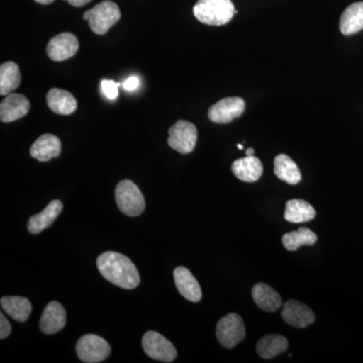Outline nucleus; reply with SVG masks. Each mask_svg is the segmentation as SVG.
<instances>
[{
	"mask_svg": "<svg viewBox=\"0 0 363 363\" xmlns=\"http://www.w3.org/2000/svg\"><path fill=\"white\" fill-rule=\"evenodd\" d=\"M316 217V211L311 204L302 199H292L286 202L285 219L291 223L309 222Z\"/></svg>",
	"mask_w": 363,
	"mask_h": 363,
	"instance_id": "4be33fe9",
	"label": "nucleus"
},
{
	"mask_svg": "<svg viewBox=\"0 0 363 363\" xmlns=\"http://www.w3.org/2000/svg\"><path fill=\"white\" fill-rule=\"evenodd\" d=\"M64 1L69 2V4H71V6L81 7L89 4L91 0H64Z\"/></svg>",
	"mask_w": 363,
	"mask_h": 363,
	"instance_id": "c756f323",
	"label": "nucleus"
},
{
	"mask_svg": "<svg viewBox=\"0 0 363 363\" xmlns=\"http://www.w3.org/2000/svg\"><path fill=\"white\" fill-rule=\"evenodd\" d=\"M79 359L86 363L104 362L111 355V348L105 339L94 334H87L76 344Z\"/></svg>",
	"mask_w": 363,
	"mask_h": 363,
	"instance_id": "39448f33",
	"label": "nucleus"
},
{
	"mask_svg": "<svg viewBox=\"0 0 363 363\" xmlns=\"http://www.w3.org/2000/svg\"><path fill=\"white\" fill-rule=\"evenodd\" d=\"M245 152H247V156H255V150L253 149H247Z\"/></svg>",
	"mask_w": 363,
	"mask_h": 363,
	"instance_id": "2f4dec72",
	"label": "nucleus"
},
{
	"mask_svg": "<svg viewBox=\"0 0 363 363\" xmlns=\"http://www.w3.org/2000/svg\"><path fill=\"white\" fill-rule=\"evenodd\" d=\"M252 298L260 309L267 312H276L281 306L279 294L267 284L259 283L253 286Z\"/></svg>",
	"mask_w": 363,
	"mask_h": 363,
	"instance_id": "6ab92c4d",
	"label": "nucleus"
},
{
	"mask_svg": "<svg viewBox=\"0 0 363 363\" xmlns=\"http://www.w3.org/2000/svg\"><path fill=\"white\" fill-rule=\"evenodd\" d=\"M2 310L16 321L26 322L32 313V305L26 298L16 296H4L0 301Z\"/></svg>",
	"mask_w": 363,
	"mask_h": 363,
	"instance_id": "aec40b11",
	"label": "nucleus"
},
{
	"mask_svg": "<svg viewBox=\"0 0 363 363\" xmlns=\"http://www.w3.org/2000/svg\"><path fill=\"white\" fill-rule=\"evenodd\" d=\"M100 274L119 288L131 290L140 285V277L138 269L128 257L121 253L106 252L97 259Z\"/></svg>",
	"mask_w": 363,
	"mask_h": 363,
	"instance_id": "f257e3e1",
	"label": "nucleus"
},
{
	"mask_svg": "<svg viewBox=\"0 0 363 363\" xmlns=\"http://www.w3.org/2000/svg\"><path fill=\"white\" fill-rule=\"evenodd\" d=\"M195 18L209 26H223L236 13L231 0H198L193 9Z\"/></svg>",
	"mask_w": 363,
	"mask_h": 363,
	"instance_id": "f03ea898",
	"label": "nucleus"
},
{
	"mask_svg": "<svg viewBox=\"0 0 363 363\" xmlns=\"http://www.w3.org/2000/svg\"><path fill=\"white\" fill-rule=\"evenodd\" d=\"M62 143L58 136L45 133L33 143L30 156L40 162H48L61 154Z\"/></svg>",
	"mask_w": 363,
	"mask_h": 363,
	"instance_id": "dca6fc26",
	"label": "nucleus"
},
{
	"mask_svg": "<svg viewBox=\"0 0 363 363\" xmlns=\"http://www.w3.org/2000/svg\"><path fill=\"white\" fill-rule=\"evenodd\" d=\"M30 109V101L25 95L11 93L0 104V119L2 123H11L25 117Z\"/></svg>",
	"mask_w": 363,
	"mask_h": 363,
	"instance_id": "9b49d317",
	"label": "nucleus"
},
{
	"mask_svg": "<svg viewBox=\"0 0 363 363\" xmlns=\"http://www.w3.org/2000/svg\"><path fill=\"white\" fill-rule=\"evenodd\" d=\"M138 86H140V79L135 77V76H131V77L126 79L123 83L124 89L128 91L135 90Z\"/></svg>",
	"mask_w": 363,
	"mask_h": 363,
	"instance_id": "c85d7f7f",
	"label": "nucleus"
},
{
	"mask_svg": "<svg viewBox=\"0 0 363 363\" xmlns=\"http://www.w3.org/2000/svg\"><path fill=\"white\" fill-rule=\"evenodd\" d=\"M231 169L236 178L247 183L259 181L264 173L262 162L255 156H247L242 159L236 160Z\"/></svg>",
	"mask_w": 363,
	"mask_h": 363,
	"instance_id": "f3484780",
	"label": "nucleus"
},
{
	"mask_svg": "<svg viewBox=\"0 0 363 363\" xmlns=\"http://www.w3.org/2000/svg\"><path fill=\"white\" fill-rule=\"evenodd\" d=\"M67 315L63 306L56 301L45 306L40 317V328L47 335L57 333L65 327Z\"/></svg>",
	"mask_w": 363,
	"mask_h": 363,
	"instance_id": "f8f14e48",
	"label": "nucleus"
},
{
	"mask_svg": "<svg viewBox=\"0 0 363 363\" xmlns=\"http://www.w3.org/2000/svg\"><path fill=\"white\" fill-rule=\"evenodd\" d=\"M116 201L119 210L128 216H138L145 211V201L143 193L133 182H119L116 189Z\"/></svg>",
	"mask_w": 363,
	"mask_h": 363,
	"instance_id": "20e7f679",
	"label": "nucleus"
},
{
	"mask_svg": "<svg viewBox=\"0 0 363 363\" xmlns=\"http://www.w3.org/2000/svg\"><path fill=\"white\" fill-rule=\"evenodd\" d=\"M20 67L14 62H6L0 67V94L9 95L21 84Z\"/></svg>",
	"mask_w": 363,
	"mask_h": 363,
	"instance_id": "393cba45",
	"label": "nucleus"
},
{
	"mask_svg": "<svg viewBox=\"0 0 363 363\" xmlns=\"http://www.w3.org/2000/svg\"><path fill=\"white\" fill-rule=\"evenodd\" d=\"M35 1L40 4H50L54 2L55 0H35Z\"/></svg>",
	"mask_w": 363,
	"mask_h": 363,
	"instance_id": "7c9ffc66",
	"label": "nucleus"
},
{
	"mask_svg": "<svg viewBox=\"0 0 363 363\" xmlns=\"http://www.w3.org/2000/svg\"><path fill=\"white\" fill-rule=\"evenodd\" d=\"M168 143L172 149L180 154L192 152L197 143L198 131L192 123L186 121H177L169 130Z\"/></svg>",
	"mask_w": 363,
	"mask_h": 363,
	"instance_id": "0eeeda50",
	"label": "nucleus"
},
{
	"mask_svg": "<svg viewBox=\"0 0 363 363\" xmlns=\"http://www.w3.org/2000/svg\"><path fill=\"white\" fill-rule=\"evenodd\" d=\"M11 332V324L7 321L6 318L4 317V313H1V314H0V338L6 339V337H9Z\"/></svg>",
	"mask_w": 363,
	"mask_h": 363,
	"instance_id": "cd10ccee",
	"label": "nucleus"
},
{
	"mask_svg": "<svg viewBox=\"0 0 363 363\" xmlns=\"http://www.w3.org/2000/svg\"><path fill=\"white\" fill-rule=\"evenodd\" d=\"M174 279L179 293L184 298L197 303L201 300L202 290L197 279L193 276L192 272L184 267H178L174 271Z\"/></svg>",
	"mask_w": 363,
	"mask_h": 363,
	"instance_id": "4468645a",
	"label": "nucleus"
},
{
	"mask_svg": "<svg viewBox=\"0 0 363 363\" xmlns=\"http://www.w3.org/2000/svg\"><path fill=\"white\" fill-rule=\"evenodd\" d=\"M79 50V40L73 33H62L50 40L47 54L54 62L65 61L72 58Z\"/></svg>",
	"mask_w": 363,
	"mask_h": 363,
	"instance_id": "9d476101",
	"label": "nucleus"
},
{
	"mask_svg": "<svg viewBox=\"0 0 363 363\" xmlns=\"http://www.w3.org/2000/svg\"><path fill=\"white\" fill-rule=\"evenodd\" d=\"M363 30V2H355L344 11L340 18L343 35H354Z\"/></svg>",
	"mask_w": 363,
	"mask_h": 363,
	"instance_id": "412c9836",
	"label": "nucleus"
},
{
	"mask_svg": "<svg viewBox=\"0 0 363 363\" xmlns=\"http://www.w3.org/2000/svg\"><path fill=\"white\" fill-rule=\"evenodd\" d=\"M63 210V203L52 200L40 213L33 215L28 222V229L32 234H39L52 225Z\"/></svg>",
	"mask_w": 363,
	"mask_h": 363,
	"instance_id": "2eb2a0df",
	"label": "nucleus"
},
{
	"mask_svg": "<svg viewBox=\"0 0 363 363\" xmlns=\"http://www.w3.org/2000/svg\"><path fill=\"white\" fill-rule=\"evenodd\" d=\"M216 337L222 346L233 348L245 337V327L242 319L236 313L221 318L217 323Z\"/></svg>",
	"mask_w": 363,
	"mask_h": 363,
	"instance_id": "423d86ee",
	"label": "nucleus"
},
{
	"mask_svg": "<svg viewBox=\"0 0 363 363\" xmlns=\"http://www.w3.org/2000/svg\"><path fill=\"white\" fill-rule=\"evenodd\" d=\"M238 149H240V150H243L242 145H238Z\"/></svg>",
	"mask_w": 363,
	"mask_h": 363,
	"instance_id": "473e14b6",
	"label": "nucleus"
},
{
	"mask_svg": "<svg viewBox=\"0 0 363 363\" xmlns=\"http://www.w3.org/2000/svg\"><path fill=\"white\" fill-rule=\"evenodd\" d=\"M49 108L60 116H70L77 109V100L69 91L54 88L47 94Z\"/></svg>",
	"mask_w": 363,
	"mask_h": 363,
	"instance_id": "a211bd4d",
	"label": "nucleus"
},
{
	"mask_svg": "<svg viewBox=\"0 0 363 363\" xmlns=\"http://www.w3.org/2000/svg\"><path fill=\"white\" fill-rule=\"evenodd\" d=\"M274 174L279 180L286 182L290 185H297L300 183L301 172L297 164L286 155H279L274 159Z\"/></svg>",
	"mask_w": 363,
	"mask_h": 363,
	"instance_id": "5701e85b",
	"label": "nucleus"
},
{
	"mask_svg": "<svg viewBox=\"0 0 363 363\" xmlns=\"http://www.w3.org/2000/svg\"><path fill=\"white\" fill-rule=\"evenodd\" d=\"M288 347L289 342L286 337L279 334H271L260 339L257 342V351L260 357L271 359L285 352Z\"/></svg>",
	"mask_w": 363,
	"mask_h": 363,
	"instance_id": "b1692460",
	"label": "nucleus"
},
{
	"mask_svg": "<svg viewBox=\"0 0 363 363\" xmlns=\"http://www.w3.org/2000/svg\"><path fill=\"white\" fill-rule=\"evenodd\" d=\"M281 241L286 250L294 252L302 245H315L317 242V235L307 227H301L297 231L285 234Z\"/></svg>",
	"mask_w": 363,
	"mask_h": 363,
	"instance_id": "a878e982",
	"label": "nucleus"
},
{
	"mask_svg": "<svg viewBox=\"0 0 363 363\" xmlns=\"http://www.w3.org/2000/svg\"><path fill=\"white\" fill-rule=\"evenodd\" d=\"M142 343L143 350L152 359L162 362H172L176 359L175 346L157 332H147L143 335Z\"/></svg>",
	"mask_w": 363,
	"mask_h": 363,
	"instance_id": "6e6552de",
	"label": "nucleus"
},
{
	"mask_svg": "<svg viewBox=\"0 0 363 363\" xmlns=\"http://www.w3.org/2000/svg\"><path fill=\"white\" fill-rule=\"evenodd\" d=\"M245 109V102L240 97H227L210 107L208 117L216 123H229L241 116Z\"/></svg>",
	"mask_w": 363,
	"mask_h": 363,
	"instance_id": "1a4fd4ad",
	"label": "nucleus"
},
{
	"mask_svg": "<svg viewBox=\"0 0 363 363\" xmlns=\"http://www.w3.org/2000/svg\"><path fill=\"white\" fill-rule=\"evenodd\" d=\"M281 317L284 321L296 328H305L315 321V314L308 306L290 300L284 305Z\"/></svg>",
	"mask_w": 363,
	"mask_h": 363,
	"instance_id": "ddd939ff",
	"label": "nucleus"
},
{
	"mask_svg": "<svg viewBox=\"0 0 363 363\" xmlns=\"http://www.w3.org/2000/svg\"><path fill=\"white\" fill-rule=\"evenodd\" d=\"M121 11L116 2L105 0L92 9L86 11L83 18L88 21L93 33L102 35L108 32L111 26L121 20Z\"/></svg>",
	"mask_w": 363,
	"mask_h": 363,
	"instance_id": "7ed1b4c3",
	"label": "nucleus"
},
{
	"mask_svg": "<svg viewBox=\"0 0 363 363\" xmlns=\"http://www.w3.org/2000/svg\"><path fill=\"white\" fill-rule=\"evenodd\" d=\"M118 83L112 80H102L101 89L105 96L108 99L114 100L118 96Z\"/></svg>",
	"mask_w": 363,
	"mask_h": 363,
	"instance_id": "bb28decb",
	"label": "nucleus"
}]
</instances>
